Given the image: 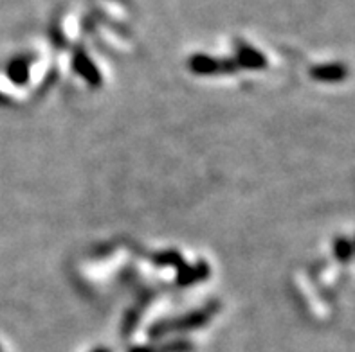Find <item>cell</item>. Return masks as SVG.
Masks as SVG:
<instances>
[{
  "label": "cell",
  "mask_w": 355,
  "mask_h": 352,
  "mask_svg": "<svg viewBox=\"0 0 355 352\" xmlns=\"http://www.w3.org/2000/svg\"><path fill=\"white\" fill-rule=\"evenodd\" d=\"M347 68L339 65V63H332V65H324V67L314 68V76L320 80L327 81H339L343 77H347Z\"/></svg>",
  "instance_id": "cell-1"
},
{
  "label": "cell",
  "mask_w": 355,
  "mask_h": 352,
  "mask_svg": "<svg viewBox=\"0 0 355 352\" xmlns=\"http://www.w3.org/2000/svg\"><path fill=\"white\" fill-rule=\"evenodd\" d=\"M336 252H338V257L341 259V261H345V263H347V261H350L352 252H354V250H352L350 241L339 239L338 245H336Z\"/></svg>",
  "instance_id": "cell-2"
}]
</instances>
